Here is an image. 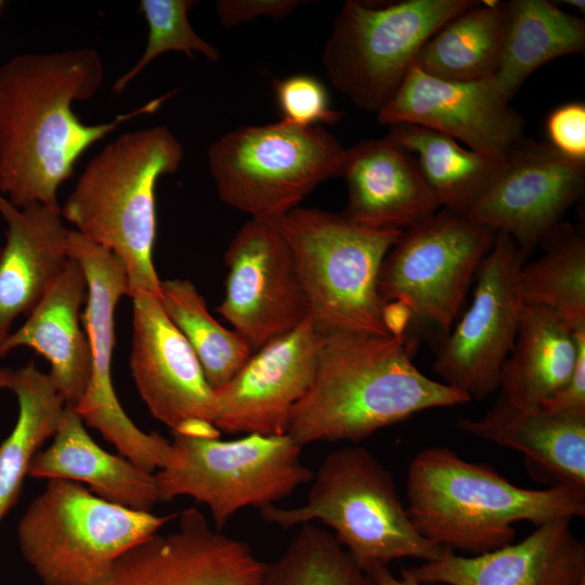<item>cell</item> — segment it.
I'll use <instances>...</instances> for the list:
<instances>
[{
	"instance_id": "1",
	"label": "cell",
	"mask_w": 585,
	"mask_h": 585,
	"mask_svg": "<svg viewBox=\"0 0 585 585\" xmlns=\"http://www.w3.org/2000/svg\"><path fill=\"white\" fill-rule=\"evenodd\" d=\"M104 79L96 50L21 54L0 66V194L14 206L61 210L57 191L79 157L121 123L153 114L173 91L116 116L86 125L73 103L92 98Z\"/></svg>"
},
{
	"instance_id": "2",
	"label": "cell",
	"mask_w": 585,
	"mask_h": 585,
	"mask_svg": "<svg viewBox=\"0 0 585 585\" xmlns=\"http://www.w3.org/2000/svg\"><path fill=\"white\" fill-rule=\"evenodd\" d=\"M424 375L404 335L322 333L313 380L292 407L287 433L301 446L359 442L429 408L469 402Z\"/></svg>"
},
{
	"instance_id": "3",
	"label": "cell",
	"mask_w": 585,
	"mask_h": 585,
	"mask_svg": "<svg viewBox=\"0 0 585 585\" xmlns=\"http://www.w3.org/2000/svg\"><path fill=\"white\" fill-rule=\"evenodd\" d=\"M407 512L431 543L471 556L514 543V524L536 525L585 515V491L569 485L519 487L495 468L471 463L448 447L420 451L406 478Z\"/></svg>"
},
{
	"instance_id": "4",
	"label": "cell",
	"mask_w": 585,
	"mask_h": 585,
	"mask_svg": "<svg viewBox=\"0 0 585 585\" xmlns=\"http://www.w3.org/2000/svg\"><path fill=\"white\" fill-rule=\"evenodd\" d=\"M183 157L181 142L165 126L121 134L89 161L61 207L75 231L122 261L131 298L158 296L155 188L160 177L179 170Z\"/></svg>"
},
{
	"instance_id": "5",
	"label": "cell",
	"mask_w": 585,
	"mask_h": 585,
	"mask_svg": "<svg viewBox=\"0 0 585 585\" xmlns=\"http://www.w3.org/2000/svg\"><path fill=\"white\" fill-rule=\"evenodd\" d=\"M260 510L265 522L283 530L313 521L329 526L367 573L401 558L433 561L450 550L417 531L391 472L362 446L330 452L313 474L303 504L290 508L270 505Z\"/></svg>"
},
{
	"instance_id": "6",
	"label": "cell",
	"mask_w": 585,
	"mask_h": 585,
	"mask_svg": "<svg viewBox=\"0 0 585 585\" xmlns=\"http://www.w3.org/2000/svg\"><path fill=\"white\" fill-rule=\"evenodd\" d=\"M309 316L321 333L394 335L378 291L381 263L403 230L370 229L341 212L297 207L280 222Z\"/></svg>"
},
{
	"instance_id": "7",
	"label": "cell",
	"mask_w": 585,
	"mask_h": 585,
	"mask_svg": "<svg viewBox=\"0 0 585 585\" xmlns=\"http://www.w3.org/2000/svg\"><path fill=\"white\" fill-rule=\"evenodd\" d=\"M176 517L130 509L81 483L50 479L16 534L22 557L43 585H98L121 555Z\"/></svg>"
},
{
	"instance_id": "8",
	"label": "cell",
	"mask_w": 585,
	"mask_h": 585,
	"mask_svg": "<svg viewBox=\"0 0 585 585\" xmlns=\"http://www.w3.org/2000/svg\"><path fill=\"white\" fill-rule=\"evenodd\" d=\"M217 193L250 219L278 223L316 186L341 177L346 148L324 127L240 126L208 148Z\"/></svg>"
},
{
	"instance_id": "9",
	"label": "cell",
	"mask_w": 585,
	"mask_h": 585,
	"mask_svg": "<svg viewBox=\"0 0 585 585\" xmlns=\"http://www.w3.org/2000/svg\"><path fill=\"white\" fill-rule=\"evenodd\" d=\"M171 435L168 461L154 473L158 502L190 496L208 507L218 531L239 510L275 505L314 474L288 433H248L234 440Z\"/></svg>"
},
{
	"instance_id": "10",
	"label": "cell",
	"mask_w": 585,
	"mask_h": 585,
	"mask_svg": "<svg viewBox=\"0 0 585 585\" xmlns=\"http://www.w3.org/2000/svg\"><path fill=\"white\" fill-rule=\"evenodd\" d=\"M476 0H348L327 37L322 62L332 84L358 108L378 113L393 98L424 43Z\"/></svg>"
},
{
	"instance_id": "11",
	"label": "cell",
	"mask_w": 585,
	"mask_h": 585,
	"mask_svg": "<svg viewBox=\"0 0 585 585\" xmlns=\"http://www.w3.org/2000/svg\"><path fill=\"white\" fill-rule=\"evenodd\" d=\"M496 233L445 208L403 230L379 270L384 303L448 333Z\"/></svg>"
},
{
	"instance_id": "12",
	"label": "cell",
	"mask_w": 585,
	"mask_h": 585,
	"mask_svg": "<svg viewBox=\"0 0 585 585\" xmlns=\"http://www.w3.org/2000/svg\"><path fill=\"white\" fill-rule=\"evenodd\" d=\"M69 257L83 269L88 294L81 322L91 350V375L76 405L84 425L98 430L120 454L142 469H161L170 455V441L157 432H144L122 410L112 382L115 344L114 313L122 296L130 297L122 261L112 251L69 230Z\"/></svg>"
},
{
	"instance_id": "13",
	"label": "cell",
	"mask_w": 585,
	"mask_h": 585,
	"mask_svg": "<svg viewBox=\"0 0 585 585\" xmlns=\"http://www.w3.org/2000/svg\"><path fill=\"white\" fill-rule=\"evenodd\" d=\"M526 256L510 236L496 233L476 272L471 303L437 354L433 368L442 382L470 400L499 388L525 306L520 272Z\"/></svg>"
},
{
	"instance_id": "14",
	"label": "cell",
	"mask_w": 585,
	"mask_h": 585,
	"mask_svg": "<svg viewBox=\"0 0 585 585\" xmlns=\"http://www.w3.org/2000/svg\"><path fill=\"white\" fill-rule=\"evenodd\" d=\"M224 297L217 308L252 352L309 317L290 249L278 223L249 219L224 253Z\"/></svg>"
},
{
	"instance_id": "15",
	"label": "cell",
	"mask_w": 585,
	"mask_h": 585,
	"mask_svg": "<svg viewBox=\"0 0 585 585\" xmlns=\"http://www.w3.org/2000/svg\"><path fill=\"white\" fill-rule=\"evenodd\" d=\"M585 188V162L524 138L502 160L465 216L510 236L529 255Z\"/></svg>"
},
{
	"instance_id": "16",
	"label": "cell",
	"mask_w": 585,
	"mask_h": 585,
	"mask_svg": "<svg viewBox=\"0 0 585 585\" xmlns=\"http://www.w3.org/2000/svg\"><path fill=\"white\" fill-rule=\"evenodd\" d=\"M130 368L150 413L171 431L217 437L214 389L193 349L165 313L158 297H132Z\"/></svg>"
},
{
	"instance_id": "17",
	"label": "cell",
	"mask_w": 585,
	"mask_h": 585,
	"mask_svg": "<svg viewBox=\"0 0 585 585\" xmlns=\"http://www.w3.org/2000/svg\"><path fill=\"white\" fill-rule=\"evenodd\" d=\"M495 77L443 80L413 65L387 105L381 125L426 127L469 150L502 160L524 136V118L514 109Z\"/></svg>"
},
{
	"instance_id": "18",
	"label": "cell",
	"mask_w": 585,
	"mask_h": 585,
	"mask_svg": "<svg viewBox=\"0 0 585 585\" xmlns=\"http://www.w3.org/2000/svg\"><path fill=\"white\" fill-rule=\"evenodd\" d=\"M176 519V531L134 545L98 585H260L265 562L247 543L210 526L194 507Z\"/></svg>"
},
{
	"instance_id": "19",
	"label": "cell",
	"mask_w": 585,
	"mask_h": 585,
	"mask_svg": "<svg viewBox=\"0 0 585 585\" xmlns=\"http://www.w3.org/2000/svg\"><path fill=\"white\" fill-rule=\"evenodd\" d=\"M321 336L309 316L252 352L230 381L214 389V427L227 433H287L291 410L313 380Z\"/></svg>"
},
{
	"instance_id": "20",
	"label": "cell",
	"mask_w": 585,
	"mask_h": 585,
	"mask_svg": "<svg viewBox=\"0 0 585 585\" xmlns=\"http://www.w3.org/2000/svg\"><path fill=\"white\" fill-rule=\"evenodd\" d=\"M571 520L547 521L521 542L481 555L446 550L407 571L422 585H578L585 582V544Z\"/></svg>"
},
{
	"instance_id": "21",
	"label": "cell",
	"mask_w": 585,
	"mask_h": 585,
	"mask_svg": "<svg viewBox=\"0 0 585 585\" xmlns=\"http://www.w3.org/2000/svg\"><path fill=\"white\" fill-rule=\"evenodd\" d=\"M341 178L348 190L341 213L366 227L405 230L441 207L414 155L388 136L346 150Z\"/></svg>"
},
{
	"instance_id": "22",
	"label": "cell",
	"mask_w": 585,
	"mask_h": 585,
	"mask_svg": "<svg viewBox=\"0 0 585 585\" xmlns=\"http://www.w3.org/2000/svg\"><path fill=\"white\" fill-rule=\"evenodd\" d=\"M6 222L0 248V342L21 314L28 315L70 259L69 230L61 210L41 204L14 206L0 194Z\"/></svg>"
},
{
	"instance_id": "23",
	"label": "cell",
	"mask_w": 585,
	"mask_h": 585,
	"mask_svg": "<svg viewBox=\"0 0 585 585\" xmlns=\"http://www.w3.org/2000/svg\"><path fill=\"white\" fill-rule=\"evenodd\" d=\"M87 280L80 263L70 258L64 270L24 324L0 342V358L28 347L51 366L48 374L66 404L77 405L91 375L90 343L81 327L80 309L87 300Z\"/></svg>"
},
{
	"instance_id": "24",
	"label": "cell",
	"mask_w": 585,
	"mask_h": 585,
	"mask_svg": "<svg viewBox=\"0 0 585 585\" xmlns=\"http://www.w3.org/2000/svg\"><path fill=\"white\" fill-rule=\"evenodd\" d=\"M456 427L523 453L551 485L585 491V412L524 411L500 395L482 417H460Z\"/></svg>"
},
{
	"instance_id": "25",
	"label": "cell",
	"mask_w": 585,
	"mask_h": 585,
	"mask_svg": "<svg viewBox=\"0 0 585 585\" xmlns=\"http://www.w3.org/2000/svg\"><path fill=\"white\" fill-rule=\"evenodd\" d=\"M84 426L76 406L65 404L52 443L35 455L28 476L88 484L93 494L107 502L151 511L158 503L154 473L103 450Z\"/></svg>"
},
{
	"instance_id": "26",
	"label": "cell",
	"mask_w": 585,
	"mask_h": 585,
	"mask_svg": "<svg viewBox=\"0 0 585 585\" xmlns=\"http://www.w3.org/2000/svg\"><path fill=\"white\" fill-rule=\"evenodd\" d=\"M583 337L585 327L573 329L551 310L525 304L500 370L502 395L521 410L541 408L570 378Z\"/></svg>"
},
{
	"instance_id": "27",
	"label": "cell",
	"mask_w": 585,
	"mask_h": 585,
	"mask_svg": "<svg viewBox=\"0 0 585 585\" xmlns=\"http://www.w3.org/2000/svg\"><path fill=\"white\" fill-rule=\"evenodd\" d=\"M584 20L547 0L507 2V28L495 79L508 101L525 79L551 60L584 53Z\"/></svg>"
},
{
	"instance_id": "28",
	"label": "cell",
	"mask_w": 585,
	"mask_h": 585,
	"mask_svg": "<svg viewBox=\"0 0 585 585\" xmlns=\"http://www.w3.org/2000/svg\"><path fill=\"white\" fill-rule=\"evenodd\" d=\"M507 28V2L478 1L450 20L420 48L414 65L453 81L493 77L498 70Z\"/></svg>"
},
{
	"instance_id": "29",
	"label": "cell",
	"mask_w": 585,
	"mask_h": 585,
	"mask_svg": "<svg viewBox=\"0 0 585 585\" xmlns=\"http://www.w3.org/2000/svg\"><path fill=\"white\" fill-rule=\"evenodd\" d=\"M10 390L16 395L18 414L0 444V522L17 504L30 463L53 438L66 404L50 376L34 362L14 370Z\"/></svg>"
},
{
	"instance_id": "30",
	"label": "cell",
	"mask_w": 585,
	"mask_h": 585,
	"mask_svg": "<svg viewBox=\"0 0 585 585\" xmlns=\"http://www.w3.org/2000/svg\"><path fill=\"white\" fill-rule=\"evenodd\" d=\"M387 136L414 155L441 207L463 214L485 190L499 161L426 127L395 125Z\"/></svg>"
},
{
	"instance_id": "31",
	"label": "cell",
	"mask_w": 585,
	"mask_h": 585,
	"mask_svg": "<svg viewBox=\"0 0 585 585\" xmlns=\"http://www.w3.org/2000/svg\"><path fill=\"white\" fill-rule=\"evenodd\" d=\"M540 245L544 253L520 272L525 304L551 310L573 329L585 327L584 235L559 222Z\"/></svg>"
},
{
	"instance_id": "32",
	"label": "cell",
	"mask_w": 585,
	"mask_h": 585,
	"mask_svg": "<svg viewBox=\"0 0 585 585\" xmlns=\"http://www.w3.org/2000/svg\"><path fill=\"white\" fill-rule=\"evenodd\" d=\"M157 297L193 349L213 389L230 381L251 356L247 342L210 314L205 298L191 281H160Z\"/></svg>"
},
{
	"instance_id": "33",
	"label": "cell",
	"mask_w": 585,
	"mask_h": 585,
	"mask_svg": "<svg viewBox=\"0 0 585 585\" xmlns=\"http://www.w3.org/2000/svg\"><path fill=\"white\" fill-rule=\"evenodd\" d=\"M260 585H378L336 540L306 523L274 561L265 563Z\"/></svg>"
},
{
	"instance_id": "34",
	"label": "cell",
	"mask_w": 585,
	"mask_h": 585,
	"mask_svg": "<svg viewBox=\"0 0 585 585\" xmlns=\"http://www.w3.org/2000/svg\"><path fill=\"white\" fill-rule=\"evenodd\" d=\"M195 3L193 0L140 1L139 11L148 25L147 44L135 65L114 82L113 93H121L151 62L167 52H182L192 60L196 53L211 62L220 60L219 50L198 36L188 21Z\"/></svg>"
},
{
	"instance_id": "35",
	"label": "cell",
	"mask_w": 585,
	"mask_h": 585,
	"mask_svg": "<svg viewBox=\"0 0 585 585\" xmlns=\"http://www.w3.org/2000/svg\"><path fill=\"white\" fill-rule=\"evenodd\" d=\"M276 102L285 122L301 126H330L339 122L342 112L330 106L324 84L311 75L297 74L273 81Z\"/></svg>"
},
{
	"instance_id": "36",
	"label": "cell",
	"mask_w": 585,
	"mask_h": 585,
	"mask_svg": "<svg viewBox=\"0 0 585 585\" xmlns=\"http://www.w3.org/2000/svg\"><path fill=\"white\" fill-rule=\"evenodd\" d=\"M548 143L567 158L585 162V105L572 102L556 107L545 123Z\"/></svg>"
},
{
	"instance_id": "37",
	"label": "cell",
	"mask_w": 585,
	"mask_h": 585,
	"mask_svg": "<svg viewBox=\"0 0 585 585\" xmlns=\"http://www.w3.org/2000/svg\"><path fill=\"white\" fill-rule=\"evenodd\" d=\"M302 3L300 0H218L216 13L223 27L232 28L259 17L282 20Z\"/></svg>"
},
{
	"instance_id": "38",
	"label": "cell",
	"mask_w": 585,
	"mask_h": 585,
	"mask_svg": "<svg viewBox=\"0 0 585 585\" xmlns=\"http://www.w3.org/2000/svg\"><path fill=\"white\" fill-rule=\"evenodd\" d=\"M548 412H585V337L580 340L573 372L552 396L543 402Z\"/></svg>"
},
{
	"instance_id": "39",
	"label": "cell",
	"mask_w": 585,
	"mask_h": 585,
	"mask_svg": "<svg viewBox=\"0 0 585 585\" xmlns=\"http://www.w3.org/2000/svg\"><path fill=\"white\" fill-rule=\"evenodd\" d=\"M369 574L373 575L378 585H422L410 574L407 569L402 570L400 577L393 575L388 567H379Z\"/></svg>"
},
{
	"instance_id": "40",
	"label": "cell",
	"mask_w": 585,
	"mask_h": 585,
	"mask_svg": "<svg viewBox=\"0 0 585 585\" xmlns=\"http://www.w3.org/2000/svg\"><path fill=\"white\" fill-rule=\"evenodd\" d=\"M13 369L0 367V389H10L13 379Z\"/></svg>"
},
{
	"instance_id": "41",
	"label": "cell",
	"mask_w": 585,
	"mask_h": 585,
	"mask_svg": "<svg viewBox=\"0 0 585 585\" xmlns=\"http://www.w3.org/2000/svg\"><path fill=\"white\" fill-rule=\"evenodd\" d=\"M562 2L577 8L578 10H582V12L585 10V2L583 0H563Z\"/></svg>"
},
{
	"instance_id": "42",
	"label": "cell",
	"mask_w": 585,
	"mask_h": 585,
	"mask_svg": "<svg viewBox=\"0 0 585 585\" xmlns=\"http://www.w3.org/2000/svg\"><path fill=\"white\" fill-rule=\"evenodd\" d=\"M4 2L0 0V10L3 6Z\"/></svg>"
},
{
	"instance_id": "43",
	"label": "cell",
	"mask_w": 585,
	"mask_h": 585,
	"mask_svg": "<svg viewBox=\"0 0 585 585\" xmlns=\"http://www.w3.org/2000/svg\"><path fill=\"white\" fill-rule=\"evenodd\" d=\"M578 585H585V582H583V583H581V584H578Z\"/></svg>"
}]
</instances>
